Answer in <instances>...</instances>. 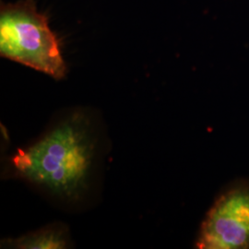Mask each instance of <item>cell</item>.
<instances>
[{
	"instance_id": "2",
	"label": "cell",
	"mask_w": 249,
	"mask_h": 249,
	"mask_svg": "<svg viewBox=\"0 0 249 249\" xmlns=\"http://www.w3.org/2000/svg\"><path fill=\"white\" fill-rule=\"evenodd\" d=\"M0 53L56 80L66 74L57 39L34 0L1 3Z\"/></svg>"
},
{
	"instance_id": "3",
	"label": "cell",
	"mask_w": 249,
	"mask_h": 249,
	"mask_svg": "<svg viewBox=\"0 0 249 249\" xmlns=\"http://www.w3.org/2000/svg\"><path fill=\"white\" fill-rule=\"evenodd\" d=\"M196 248L249 249V179L223 188L201 223Z\"/></svg>"
},
{
	"instance_id": "4",
	"label": "cell",
	"mask_w": 249,
	"mask_h": 249,
	"mask_svg": "<svg viewBox=\"0 0 249 249\" xmlns=\"http://www.w3.org/2000/svg\"><path fill=\"white\" fill-rule=\"evenodd\" d=\"M15 246L19 249H64L66 247V240L62 231L45 230L18 239L16 241Z\"/></svg>"
},
{
	"instance_id": "1",
	"label": "cell",
	"mask_w": 249,
	"mask_h": 249,
	"mask_svg": "<svg viewBox=\"0 0 249 249\" xmlns=\"http://www.w3.org/2000/svg\"><path fill=\"white\" fill-rule=\"evenodd\" d=\"M90 160L88 137L78 124L68 122L27 151H18L13 163L24 178L71 196L83 187Z\"/></svg>"
}]
</instances>
